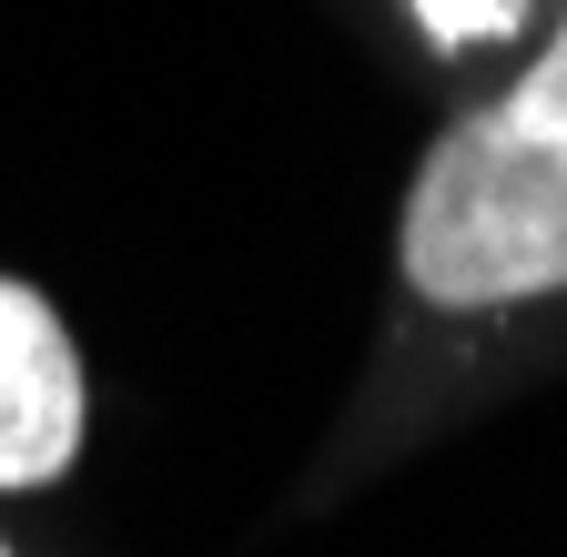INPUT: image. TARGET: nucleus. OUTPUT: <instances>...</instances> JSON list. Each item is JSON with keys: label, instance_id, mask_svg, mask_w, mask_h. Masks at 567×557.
<instances>
[{"label": "nucleus", "instance_id": "nucleus-1", "mask_svg": "<svg viewBox=\"0 0 567 557\" xmlns=\"http://www.w3.org/2000/svg\"><path fill=\"white\" fill-rule=\"evenodd\" d=\"M395 285L425 314H517L567 295V143L466 112L395 203Z\"/></svg>", "mask_w": 567, "mask_h": 557}, {"label": "nucleus", "instance_id": "nucleus-2", "mask_svg": "<svg viewBox=\"0 0 567 557\" xmlns=\"http://www.w3.org/2000/svg\"><path fill=\"white\" fill-rule=\"evenodd\" d=\"M92 446V365L31 274H0V497H41Z\"/></svg>", "mask_w": 567, "mask_h": 557}, {"label": "nucleus", "instance_id": "nucleus-3", "mask_svg": "<svg viewBox=\"0 0 567 557\" xmlns=\"http://www.w3.org/2000/svg\"><path fill=\"white\" fill-rule=\"evenodd\" d=\"M486 112L507 122V132H527V143H567V11H557V31L527 51V72L496 92Z\"/></svg>", "mask_w": 567, "mask_h": 557}, {"label": "nucleus", "instance_id": "nucleus-4", "mask_svg": "<svg viewBox=\"0 0 567 557\" xmlns=\"http://www.w3.org/2000/svg\"><path fill=\"white\" fill-rule=\"evenodd\" d=\"M415 21L436 41H496V31H517V0H415Z\"/></svg>", "mask_w": 567, "mask_h": 557}, {"label": "nucleus", "instance_id": "nucleus-5", "mask_svg": "<svg viewBox=\"0 0 567 557\" xmlns=\"http://www.w3.org/2000/svg\"><path fill=\"white\" fill-rule=\"evenodd\" d=\"M0 557H21V547H11V527H0Z\"/></svg>", "mask_w": 567, "mask_h": 557}]
</instances>
